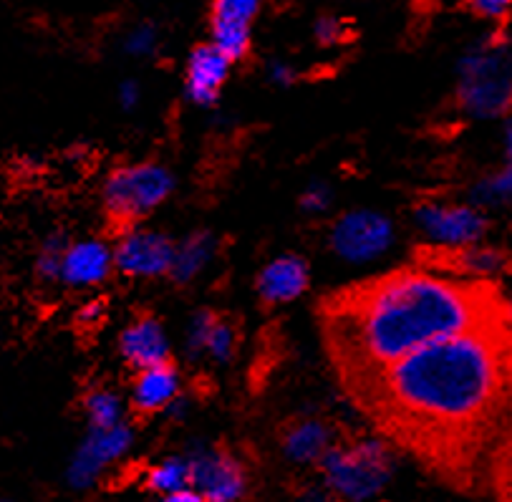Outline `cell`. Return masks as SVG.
Masks as SVG:
<instances>
[{
  "label": "cell",
  "mask_w": 512,
  "mask_h": 502,
  "mask_svg": "<svg viewBox=\"0 0 512 502\" xmlns=\"http://www.w3.org/2000/svg\"><path fill=\"white\" fill-rule=\"evenodd\" d=\"M154 46H157V31H154V26H149V23L132 28L127 41H124V48H127L132 56H147V53L154 51Z\"/></svg>",
  "instance_id": "cell-29"
},
{
  "label": "cell",
  "mask_w": 512,
  "mask_h": 502,
  "mask_svg": "<svg viewBox=\"0 0 512 502\" xmlns=\"http://www.w3.org/2000/svg\"><path fill=\"white\" fill-rule=\"evenodd\" d=\"M190 487L207 502H240L248 490V472L243 462L220 447H202L187 455Z\"/></svg>",
  "instance_id": "cell-7"
},
{
  "label": "cell",
  "mask_w": 512,
  "mask_h": 502,
  "mask_svg": "<svg viewBox=\"0 0 512 502\" xmlns=\"http://www.w3.org/2000/svg\"><path fill=\"white\" fill-rule=\"evenodd\" d=\"M119 349H122L124 361L137 371L169 364L167 336H164L162 323L152 313H142V316H137L124 328Z\"/></svg>",
  "instance_id": "cell-12"
},
{
  "label": "cell",
  "mask_w": 512,
  "mask_h": 502,
  "mask_svg": "<svg viewBox=\"0 0 512 502\" xmlns=\"http://www.w3.org/2000/svg\"><path fill=\"white\" fill-rule=\"evenodd\" d=\"M144 487L154 495H167L190 487V465L187 457H167L144 472Z\"/></svg>",
  "instance_id": "cell-20"
},
{
  "label": "cell",
  "mask_w": 512,
  "mask_h": 502,
  "mask_svg": "<svg viewBox=\"0 0 512 502\" xmlns=\"http://www.w3.org/2000/svg\"><path fill=\"white\" fill-rule=\"evenodd\" d=\"M308 288V265L298 255L273 260L258 278V293L265 306H280L301 296Z\"/></svg>",
  "instance_id": "cell-14"
},
{
  "label": "cell",
  "mask_w": 512,
  "mask_h": 502,
  "mask_svg": "<svg viewBox=\"0 0 512 502\" xmlns=\"http://www.w3.org/2000/svg\"><path fill=\"white\" fill-rule=\"evenodd\" d=\"M212 46L230 61H240L250 51V26L212 21Z\"/></svg>",
  "instance_id": "cell-21"
},
{
  "label": "cell",
  "mask_w": 512,
  "mask_h": 502,
  "mask_svg": "<svg viewBox=\"0 0 512 502\" xmlns=\"http://www.w3.org/2000/svg\"><path fill=\"white\" fill-rule=\"evenodd\" d=\"M215 321H217V313L212 311H200L195 318H192L190 336H187V351H190V356H197L200 351H205L207 336H210Z\"/></svg>",
  "instance_id": "cell-27"
},
{
  "label": "cell",
  "mask_w": 512,
  "mask_h": 502,
  "mask_svg": "<svg viewBox=\"0 0 512 502\" xmlns=\"http://www.w3.org/2000/svg\"><path fill=\"white\" fill-rule=\"evenodd\" d=\"M263 0H212V21L243 23L250 26L258 16Z\"/></svg>",
  "instance_id": "cell-24"
},
{
  "label": "cell",
  "mask_w": 512,
  "mask_h": 502,
  "mask_svg": "<svg viewBox=\"0 0 512 502\" xmlns=\"http://www.w3.org/2000/svg\"><path fill=\"white\" fill-rule=\"evenodd\" d=\"M66 248H69V243H66L64 235H51V238L43 240L36 258L38 278H43V281H59Z\"/></svg>",
  "instance_id": "cell-23"
},
{
  "label": "cell",
  "mask_w": 512,
  "mask_h": 502,
  "mask_svg": "<svg viewBox=\"0 0 512 502\" xmlns=\"http://www.w3.org/2000/svg\"><path fill=\"white\" fill-rule=\"evenodd\" d=\"M106 316H109V308H106V301H91L76 313V331L79 336H91V333L99 331L104 326Z\"/></svg>",
  "instance_id": "cell-28"
},
{
  "label": "cell",
  "mask_w": 512,
  "mask_h": 502,
  "mask_svg": "<svg viewBox=\"0 0 512 502\" xmlns=\"http://www.w3.org/2000/svg\"><path fill=\"white\" fill-rule=\"evenodd\" d=\"M328 200H331V192H328L326 187H321V185H313V187H308L306 192H303L301 205H303V210L318 212V210H323V207L328 205Z\"/></svg>",
  "instance_id": "cell-31"
},
{
  "label": "cell",
  "mask_w": 512,
  "mask_h": 502,
  "mask_svg": "<svg viewBox=\"0 0 512 502\" xmlns=\"http://www.w3.org/2000/svg\"><path fill=\"white\" fill-rule=\"evenodd\" d=\"M331 444V429L318 419H301L283 432V452L296 465H318Z\"/></svg>",
  "instance_id": "cell-17"
},
{
  "label": "cell",
  "mask_w": 512,
  "mask_h": 502,
  "mask_svg": "<svg viewBox=\"0 0 512 502\" xmlns=\"http://www.w3.org/2000/svg\"><path fill=\"white\" fill-rule=\"evenodd\" d=\"M175 187V180L159 164H132L119 167L104 185L106 225L114 235L137 230V222L164 202Z\"/></svg>",
  "instance_id": "cell-5"
},
{
  "label": "cell",
  "mask_w": 512,
  "mask_h": 502,
  "mask_svg": "<svg viewBox=\"0 0 512 502\" xmlns=\"http://www.w3.org/2000/svg\"><path fill=\"white\" fill-rule=\"evenodd\" d=\"M472 205L475 207H505L512 205V114L505 124V162L497 172L482 177L472 187Z\"/></svg>",
  "instance_id": "cell-18"
},
{
  "label": "cell",
  "mask_w": 512,
  "mask_h": 502,
  "mask_svg": "<svg viewBox=\"0 0 512 502\" xmlns=\"http://www.w3.org/2000/svg\"><path fill=\"white\" fill-rule=\"evenodd\" d=\"M417 220L434 245H447V248L482 243L490 230V220L475 205H444V202L422 205L417 210Z\"/></svg>",
  "instance_id": "cell-9"
},
{
  "label": "cell",
  "mask_w": 512,
  "mask_h": 502,
  "mask_svg": "<svg viewBox=\"0 0 512 502\" xmlns=\"http://www.w3.org/2000/svg\"><path fill=\"white\" fill-rule=\"evenodd\" d=\"M341 386L381 434L419 455L447 457L470 447L505 414L512 333L507 321L487 323Z\"/></svg>",
  "instance_id": "cell-1"
},
{
  "label": "cell",
  "mask_w": 512,
  "mask_h": 502,
  "mask_svg": "<svg viewBox=\"0 0 512 502\" xmlns=\"http://www.w3.org/2000/svg\"><path fill=\"white\" fill-rule=\"evenodd\" d=\"M457 106L472 119L512 114V38L490 33L480 38L457 66Z\"/></svg>",
  "instance_id": "cell-3"
},
{
  "label": "cell",
  "mask_w": 512,
  "mask_h": 502,
  "mask_svg": "<svg viewBox=\"0 0 512 502\" xmlns=\"http://www.w3.org/2000/svg\"><path fill=\"white\" fill-rule=\"evenodd\" d=\"M318 316L328 359L346 384L429 344L505 321V296L497 283L414 265L328 293Z\"/></svg>",
  "instance_id": "cell-2"
},
{
  "label": "cell",
  "mask_w": 512,
  "mask_h": 502,
  "mask_svg": "<svg viewBox=\"0 0 512 502\" xmlns=\"http://www.w3.org/2000/svg\"><path fill=\"white\" fill-rule=\"evenodd\" d=\"M296 502H336V497L328 492V487L323 485H306L296 495Z\"/></svg>",
  "instance_id": "cell-32"
},
{
  "label": "cell",
  "mask_w": 512,
  "mask_h": 502,
  "mask_svg": "<svg viewBox=\"0 0 512 502\" xmlns=\"http://www.w3.org/2000/svg\"><path fill=\"white\" fill-rule=\"evenodd\" d=\"M235 339H238V336H235L233 323L217 316L215 326H212L210 336H207L205 351H210L217 361H227L235 349Z\"/></svg>",
  "instance_id": "cell-25"
},
{
  "label": "cell",
  "mask_w": 512,
  "mask_h": 502,
  "mask_svg": "<svg viewBox=\"0 0 512 502\" xmlns=\"http://www.w3.org/2000/svg\"><path fill=\"white\" fill-rule=\"evenodd\" d=\"M132 427L124 422L114 424L109 429H91L84 442L79 444L69 470H66V482L74 490H86L96 485L99 477L109 470L114 462L122 460L132 447Z\"/></svg>",
  "instance_id": "cell-8"
},
{
  "label": "cell",
  "mask_w": 512,
  "mask_h": 502,
  "mask_svg": "<svg viewBox=\"0 0 512 502\" xmlns=\"http://www.w3.org/2000/svg\"><path fill=\"white\" fill-rule=\"evenodd\" d=\"M414 260L424 268L439 273L457 275L467 281L497 283V278L512 275V253L507 248L490 243L465 245V248H447V245H424L414 250Z\"/></svg>",
  "instance_id": "cell-6"
},
{
  "label": "cell",
  "mask_w": 512,
  "mask_h": 502,
  "mask_svg": "<svg viewBox=\"0 0 512 502\" xmlns=\"http://www.w3.org/2000/svg\"><path fill=\"white\" fill-rule=\"evenodd\" d=\"M159 502H207V500L200 495V492L192 490V487H185V490L159 495Z\"/></svg>",
  "instance_id": "cell-33"
},
{
  "label": "cell",
  "mask_w": 512,
  "mask_h": 502,
  "mask_svg": "<svg viewBox=\"0 0 512 502\" xmlns=\"http://www.w3.org/2000/svg\"><path fill=\"white\" fill-rule=\"evenodd\" d=\"M177 386H180V381H177L172 361L152 366V369H142L132 389V412L137 417H152V414L162 412L169 402H175Z\"/></svg>",
  "instance_id": "cell-15"
},
{
  "label": "cell",
  "mask_w": 512,
  "mask_h": 502,
  "mask_svg": "<svg viewBox=\"0 0 512 502\" xmlns=\"http://www.w3.org/2000/svg\"><path fill=\"white\" fill-rule=\"evenodd\" d=\"M505 321H507V328H510V333H512V296L505 298Z\"/></svg>",
  "instance_id": "cell-36"
},
{
  "label": "cell",
  "mask_w": 512,
  "mask_h": 502,
  "mask_svg": "<svg viewBox=\"0 0 512 502\" xmlns=\"http://www.w3.org/2000/svg\"><path fill=\"white\" fill-rule=\"evenodd\" d=\"M119 96H122V104L127 106V109H132V106L139 101V86L134 84V81H127V84H122Z\"/></svg>",
  "instance_id": "cell-35"
},
{
  "label": "cell",
  "mask_w": 512,
  "mask_h": 502,
  "mask_svg": "<svg viewBox=\"0 0 512 502\" xmlns=\"http://www.w3.org/2000/svg\"><path fill=\"white\" fill-rule=\"evenodd\" d=\"M0 502H13V500H8V497H0Z\"/></svg>",
  "instance_id": "cell-37"
},
{
  "label": "cell",
  "mask_w": 512,
  "mask_h": 502,
  "mask_svg": "<svg viewBox=\"0 0 512 502\" xmlns=\"http://www.w3.org/2000/svg\"><path fill=\"white\" fill-rule=\"evenodd\" d=\"M86 414H89L91 429H109L122 422L119 414V399L111 392H91L84 402Z\"/></svg>",
  "instance_id": "cell-22"
},
{
  "label": "cell",
  "mask_w": 512,
  "mask_h": 502,
  "mask_svg": "<svg viewBox=\"0 0 512 502\" xmlns=\"http://www.w3.org/2000/svg\"><path fill=\"white\" fill-rule=\"evenodd\" d=\"M394 230L384 215L376 212H349L333 225L331 245L341 258L351 263H364L376 258L391 245Z\"/></svg>",
  "instance_id": "cell-10"
},
{
  "label": "cell",
  "mask_w": 512,
  "mask_h": 502,
  "mask_svg": "<svg viewBox=\"0 0 512 502\" xmlns=\"http://www.w3.org/2000/svg\"><path fill=\"white\" fill-rule=\"evenodd\" d=\"M111 263H114V255L104 243L89 240V243L69 245L64 265H61V281L71 283V286H94L109 275Z\"/></svg>",
  "instance_id": "cell-16"
},
{
  "label": "cell",
  "mask_w": 512,
  "mask_h": 502,
  "mask_svg": "<svg viewBox=\"0 0 512 502\" xmlns=\"http://www.w3.org/2000/svg\"><path fill=\"white\" fill-rule=\"evenodd\" d=\"M175 243L167 235L149 233V230H132L122 235L114 253V263L127 275H164L175 260Z\"/></svg>",
  "instance_id": "cell-11"
},
{
  "label": "cell",
  "mask_w": 512,
  "mask_h": 502,
  "mask_svg": "<svg viewBox=\"0 0 512 502\" xmlns=\"http://www.w3.org/2000/svg\"><path fill=\"white\" fill-rule=\"evenodd\" d=\"M313 36H316V41L321 46H338V43H344L346 36H349V26L338 16H321L313 23Z\"/></svg>",
  "instance_id": "cell-26"
},
{
  "label": "cell",
  "mask_w": 512,
  "mask_h": 502,
  "mask_svg": "<svg viewBox=\"0 0 512 502\" xmlns=\"http://www.w3.org/2000/svg\"><path fill=\"white\" fill-rule=\"evenodd\" d=\"M318 467L336 502H371L389 485L394 455L384 439L364 437L351 444H331Z\"/></svg>",
  "instance_id": "cell-4"
},
{
  "label": "cell",
  "mask_w": 512,
  "mask_h": 502,
  "mask_svg": "<svg viewBox=\"0 0 512 502\" xmlns=\"http://www.w3.org/2000/svg\"><path fill=\"white\" fill-rule=\"evenodd\" d=\"M270 79L280 86H288L293 79H296V74H293L291 66L280 64V61H273V64H270Z\"/></svg>",
  "instance_id": "cell-34"
},
{
  "label": "cell",
  "mask_w": 512,
  "mask_h": 502,
  "mask_svg": "<svg viewBox=\"0 0 512 502\" xmlns=\"http://www.w3.org/2000/svg\"><path fill=\"white\" fill-rule=\"evenodd\" d=\"M467 6L485 21H502L512 13V0H467Z\"/></svg>",
  "instance_id": "cell-30"
},
{
  "label": "cell",
  "mask_w": 512,
  "mask_h": 502,
  "mask_svg": "<svg viewBox=\"0 0 512 502\" xmlns=\"http://www.w3.org/2000/svg\"><path fill=\"white\" fill-rule=\"evenodd\" d=\"M212 250H215V238L210 233H195L175 250V260H172V268L169 275L175 283H187L192 281L202 268H205L207 260L212 258Z\"/></svg>",
  "instance_id": "cell-19"
},
{
  "label": "cell",
  "mask_w": 512,
  "mask_h": 502,
  "mask_svg": "<svg viewBox=\"0 0 512 502\" xmlns=\"http://www.w3.org/2000/svg\"><path fill=\"white\" fill-rule=\"evenodd\" d=\"M230 64H233V61L227 59L222 51H217L212 43L197 46L195 51L190 53V61H187V96L200 106L215 104V101L220 99L222 84H225L227 74H230Z\"/></svg>",
  "instance_id": "cell-13"
}]
</instances>
